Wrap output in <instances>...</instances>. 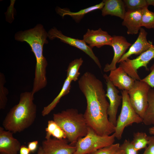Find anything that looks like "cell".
Returning <instances> with one entry per match:
<instances>
[{"label":"cell","instance_id":"obj_32","mask_svg":"<svg viewBox=\"0 0 154 154\" xmlns=\"http://www.w3.org/2000/svg\"><path fill=\"white\" fill-rule=\"evenodd\" d=\"M143 154H154V135L149 136V142Z\"/></svg>","mask_w":154,"mask_h":154},{"label":"cell","instance_id":"obj_14","mask_svg":"<svg viewBox=\"0 0 154 154\" xmlns=\"http://www.w3.org/2000/svg\"><path fill=\"white\" fill-rule=\"evenodd\" d=\"M147 33L145 30L141 28L137 39L131 44L127 51L122 56L118 63L126 60L132 55H139L154 46L152 42L147 40Z\"/></svg>","mask_w":154,"mask_h":154},{"label":"cell","instance_id":"obj_21","mask_svg":"<svg viewBox=\"0 0 154 154\" xmlns=\"http://www.w3.org/2000/svg\"><path fill=\"white\" fill-rule=\"evenodd\" d=\"M148 105L143 118V122L146 125H154V90L150 89L148 94Z\"/></svg>","mask_w":154,"mask_h":154},{"label":"cell","instance_id":"obj_17","mask_svg":"<svg viewBox=\"0 0 154 154\" xmlns=\"http://www.w3.org/2000/svg\"><path fill=\"white\" fill-rule=\"evenodd\" d=\"M142 9L127 10L126 11L122 24L127 29L128 35L137 34L141 28Z\"/></svg>","mask_w":154,"mask_h":154},{"label":"cell","instance_id":"obj_27","mask_svg":"<svg viewBox=\"0 0 154 154\" xmlns=\"http://www.w3.org/2000/svg\"><path fill=\"white\" fill-rule=\"evenodd\" d=\"M125 7L128 10H135L148 7L147 0H124Z\"/></svg>","mask_w":154,"mask_h":154},{"label":"cell","instance_id":"obj_29","mask_svg":"<svg viewBox=\"0 0 154 154\" xmlns=\"http://www.w3.org/2000/svg\"><path fill=\"white\" fill-rule=\"evenodd\" d=\"M120 148L123 151L124 154H138V151L135 149L131 142L127 139L120 145Z\"/></svg>","mask_w":154,"mask_h":154},{"label":"cell","instance_id":"obj_19","mask_svg":"<svg viewBox=\"0 0 154 154\" xmlns=\"http://www.w3.org/2000/svg\"><path fill=\"white\" fill-rule=\"evenodd\" d=\"M104 5L103 1L94 6L81 10L77 12H71L67 8H61L59 7L56 9V13L62 17L69 15L76 22H79L86 14L99 9H102Z\"/></svg>","mask_w":154,"mask_h":154},{"label":"cell","instance_id":"obj_22","mask_svg":"<svg viewBox=\"0 0 154 154\" xmlns=\"http://www.w3.org/2000/svg\"><path fill=\"white\" fill-rule=\"evenodd\" d=\"M45 131L46 132L45 139L50 138L51 136L57 139H66L65 133L53 120H50L48 121Z\"/></svg>","mask_w":154,"mask_h":154},{"label":"cell","instance_id":"obj_40","mask_svg":"<svg viewBox=\"0 0 154 154\" xmlns=\"http://www.w3.org/2000/svg\"></svg>","mask_w":154,"mask_h":154},{"label":"cell","instance_id":"obj_34","mask_svg":"<svg viewBox=\"0 0 154 154\" xmlns=\"http://www.w3.org/2000/svg\"><path fill=\"white\" fill-rule=\"evenodd\" d=\"M19 154H29L31 152L28 147L22 145L19 150Z\"/></svg>","mask_w":154,"mask_h":154},{"label":"cell","instance_id":"obj_9","mask_svg":"<svg viewBox=\"0 0 154 154\" xmlns=\"http://www.w3.org/2000/svg\"><path fill=\"white\" fill-rule=\"evenodd\" d=\"M48 37L51 40L55 38L60 39L63 42L76 47L82 50L89 56L101 69V66L97 57L94 53L92 48L88 45L83 40H80L67 37L64 35L61 31L54 27L48 33Z\"/></svg>","mask_w":154,"mask_h":154},{"label":"cell","instance_id":"obj_18","mask_svg":"<svg viewBox=\"0 0 154 154\" xmlns=\"http://www.w3.org/2000/svg\"><path fill=\"white\" fill-rule=\"evenodd\" d=\"M103 1L104 3L102 11V15L103 16L110 15L123 19L126 11L123 0H104Z\"/></svg>","mask_w":154,"mask_h":154},{"label":"cell","instance_id":"obj_23","mask_svg":"<svg viewBox=\"0 0 154 154\" xmlns=\"http://www.w3.org/2000/svg\"><path fill=\"white\" fill-rule=\"evenodd\" d=\"M83 62V60L81 58H76L71 61L68 67L66 77L72 81L77 80L80 74L79 69Z\"/></svg>","mask_w":154,"mask_h":154},{"label":"cell","instance_id":"obj_2","mask_svg":"<svg viewBox=\"0 0 154 154\" xmlns=\"http://www.w3.org/2000/svg\"><path fill=\"white\" fill-rule=\"evenodd\" d=\"M48 34L43 25L37 24L33 28L16 33L15 40L25 42L29 45L36 59L35 77L32 92L35 94L45 87L47 83L46 69L48 63L43 55L44 45L48 43Z\"/></svg>","mask_w":154,"mask_h":154},{"label":"cell","instance_id":"obj_10","mask_svg":"<svg viewBox=\"0 0 154 154\" xmlns=\"http://www.w3.org/2000/svg\"><path fill=\"white\" fill-rule=\"evenodd\" d=\"M104 77L106 81L107 92L106 95L109 101L108 110V118L110 122L116 126L117 110L122 101V96L119 95V91L110 80L108 76L105 74L104 75Z\"/></svg>","mask_w":154,"mask_h":154},{"label":"cell","instance_id":"obj_16","mask_svg":"<svg viewBox=\"0 0 154 154\" xmlns=\"http://www.w3.org/2000/svg\"><path fill=\"white\" fill-rule=\"evenodd\" d=\"M108 77L115 87L122 90L128 91L132 88L136 80L129 76L120 66L110 71Z\"/></svg>","mask_w":154,"mask_h":154},{"label":"cell","instance_id":"obj_8","mask_svg":"<svg viewBox=\"0 0 154 154\" xmlns=\"http://www.w3.org/2000/svg\"><path fill=\"white\" fill-rule=\"evenodd\" d=\"M154 58V46L142 53L135 58H129L120 63L119 66L121 67L128 75L136 80L141 79L137 73V70L144 67L147 70V65Z\"/></svg>","mask_w":154,"mask_h":154},{"label":"cell","instance_id":"obj_20","mask_svg":"<svg viewBox=\"0 0 154 154\" xmlns=\"http://www.w3.org/2000/svg\"><path fill=\"white\" fill-rule=\"evenodd\" d=\"M72 81L66 77L65 80L61 90L58 95L48 105L44 107L41 114L43 116L49 114L59 102L61 98L69 93L71 87Z\"/></svg>","mask_w":154,"mask_h":154},{"label":"cell","instance_id":"obj_4","mask_svg":"<svg viewBox=\"0 0 154 154\" xmlns=\"http://www.w3.org/2000/svg\"><path fill=\"white\" fill-rule=\"evenodd\" d=\"M53 120L64 131L66 139L71 144H75L87 134L89 126L84 114L76 109H68L54 114Z\"/></svg>","mask_w":154,"mask_h":154},{"label":"cell","instance_id":"obj_15","mask_svg":"<svg viewBox=\"0 0 154 154\" xmlns=\"http://www.w3.org/2000/svg\"><path fill=\"white\" fill-rule=\"evenodd\" d=\"M11 132L0 127V153L2 154H18L21 145L15 138Z\"/></svg>","mask_w":154,"mask_h":154},{"label":"cell","instance_id":"obj_12","mask_svg":"<svg viewBox=\"0 0 154 154\" xmlns=\"http://www.w3.org/2000/svg\"><path fill=\"white\" fill-rule=\"evenodd\" d=\"M112 37L111 46L114 50V56L111 63L110 64H107L105 65L104 69L105 72L111 71L117 68V63L132 44L123 36L114 35Z\"/></svg>","mask_w":154,"mask_h":154},{"label":"cell","instance_id":"obj_26","mask_svg":"<svg viewBox=\"0 0 154 154\" xmlns=\"http://www.w3.org/2000/svg\"><path fill=\"white\" fill-rule=\"evenodd\" d=\"M5 82L4 74L2 73H0V109L5 108L7 101V96L8 94L7 89L4 86Z\"/></svg>","mask_w":154,"mask_h":154},{"label":"cell","instance_id":"obj_30","mask_svg":"<svg viewBox=\"0 0 154 154\" xmlns=\"http://www.w3.org/2000/svg\"><path fill=\"white\" fill-rule=\"evenodd\" d=\"M15 0H11L10 5L8 7L7 11L5 13L6 21L10 23H11L14 19V15L15 9L14 5Z\"/></svg>","mask_w":154,"mask_h":154},{"label":"cell","instance_id":"obj_25","mask_svg":"<svg viewBox=\"0 0 154 154\" xmlns=\"http://www.w3.org/2000/svg\"><path fill=\"white\" fill-rule=\"evenodd\" d=\"M141 25L148 29L154 28V12L150 11L148 7L142 9Z\"/></svg>","mask_w":154,"mask_h":154},{"label":"cell","instance_id":"obj_3","mask_svg":"<svg viewBox=\"0 0 154 154\" xmlns=\"http://www.w3.org/2000/svg\"><path fill=\"white\" fill-rule=\"evenodd\" d=\"M34 95L32 91L21 93L18 103L10 110L3 120L5 130L13 133L20 132L33 124L37 115Z\"/></svg>","mask_w":154,"mask_h":154},{"label":"cell","instance_id":"obj_5","mask_svg":"<svg viewBox=\"0 0 154 154\" xmlns=\"http://www.w3.org/2000/svg\"><path fill=\"white\" fill-rule=\"evenodd\" d=\"M115 134L101 135L88 127L87 134L78 140L75 146L76 150L73 154H89L114 143Z\"/></svg>","mask_w":154,"mask_h":154},{"label":"cell","instance_id":"obj_28","mask_svg":"<svg viewBox=\"0 0 154 154\" xmlns=\"http://www.w3.org/2000/svg\"><path fill=\"white\" fill-rule=\"evenodd\" d=\"M120 149V145L119 143H113L89 154H115Z\"/></svg>","mask_w":154,"mask_h":154},{"label":"cell","instance_id":"obj_13","mask_svg":"<svg viewBox=\"0 0 154 154\" xmlns=\"http://www.w3.org/2000/svg\"><path fill=\"white\" fill-rule=\"evenodd\" d=\"M112 39V36L107 32L99 28L97 30L88 29L83 40L92 48L94 47L100 48L105 45L111 46Z\"/></svg>","mask_w":154,"mask_h":154},{"label":"cell","instance_id":"obj_38","mask_svg":"<svg viewBox=\"0 0 154 154\" xmlns=\"http://www.w3.org/2000/svg\"><path fill=\"white\" fill-rule=\"evenodd\" d=\"M115 154H124V151L120 149Z\"/></svg>","mask_w":154,"mask_h":154},{"label":"cell","instance_id":"obj_24","mask_svg":"<svg viewBox=\"0 0 154 154\" xmlns=\"http://www.w3.org/2000/svg\"><path fill=\"white\" fill-rule=\"evenodd\" d=\"M131 142L135 149L138 151L146 148L149 142V136L144 132L135 133Z\"/></svg>","mask_w":154,"mask_h":154},{"label":"cell","instance_id":"obj_37","mask_svg":"<svg viewBox=\"0 0 154 154\" xmlns=\"http://www.w3.org/2000/svg\"><path fill=\"white\" fill-rule=\"evenodd\" d=\"M149 131L150 134L154 135V126L150 128Z\"/></svg>","mask_w":154,"mask_h":154},{"label":"cell","instance_id":"obj_11","mask_svg":"<svg viewBox=\"0 0 154 154\" xmlns=\"http://www.w3.org/2000/svg\"><path fill=\"white\" fill-rule=\"evenodd\" d=\"M41 147L44 154H73L76 149L75 145L68 143L66 139H45Z\"/></svg>","mask_w":154,"mask_h":154},{"label":"cell","instance_id":"obj_31","mask_svg":"<svg viewBox=\"0 0 154 154\" xmlns=\"http://www.w3.org/2000/svg\"><path fill=\"white\" fill-rule=\"evenodd\" d=\"M150 73L144 78L141 79L150 87L154 88V63L150 68Z\"/></svg>","mask_w":154,"mask_h":154},{"label":"cell","instance_id":"obj_36","mask_svg":"<svg viewBox=\"0 0 154 154\" xmlns=\"http://www.w3.org/2000/svg\"><path fill=\"white\" fill-rule=\"evenodd\" d=\"M37 154H44V151L41 146L39 147Z\"/></svg>","mask_w":154,"mask_h":154},{"label":"cell","instance_id":"obj_7","mask_svg":"<svg viewBox=\"0 0 154 154\" xmlns=\"http://www.w3.org/2000/svg\"><path fill=\"white\" fill-rule=\"evenodd\" d=\"M150 89L145 82L141 80H136L132 88L128 91L131 106L142 119L148 107V94Z\"/></svg>","mask_w":154,"mask_h":154},{"label":"cell","instance_id":"obj_33","mask_svg":"<svg viewBox=\"0 0 154 154\" xmlns=\"http://www.w3.org/2000/svg\"><path fill=\"white\" fill-rule=\"evenodd\" d=\"M38 144V141H34L29 142L28 147L31 152H34L37 149Z\"/></svg>","mask_w":154,"mask_h":154},{"label":"cell","instance_id":"obj_35","mask_svg":"<svg viewBox=\"0 0 154 154\" xmlns=\"http://www.w3.org/2000/svg\"><path fill=\"white\" fill-rule=\"evenodd\" d=\"M148 6L149 5L154 6V0H147Z\"/></svg>","mask_w":154,"mask_h":154},{"label":"cell","instance_id":"obj_1","mask_svg":"<svg viewBox=\"0 0 154 154\" xmlns=\"http://www.w3.org/2000/svg\"><path fill=\"white\" fill-rule=\"evenodd\" d=\"M78 84L86 100L83 114L88 126L101 135L114 133L116 127L109 119V104L102 82L92 73L86 72L80 78Z\"/></svg>","mask_w":154,"mask_h":154},{"label":"cell","instance_id":"obj_39","mask_svg":"<svg viewBox=\"0 0 154 154\" xmlns=\"http://www.w3.org/2000/svg\"><path fill=\"white\" fill-rule=\"evenodd\" d=\"M0 154H2V153H0Z\"/></svg>","mask_w":154,"mask_h":154},{"label":"cell","instance_id":"obj_6","mask_svg":"<svg viewBox=\"0 0 154 154\" xmlns=\"http://www.w3.org/2000/svg\"><path fill=\"white\" fill-rule=\"evenodd\" d=\"M122 106L120 113L117 119L115 132V137L121 139L125 127L133 123L142 122V119L136 113L130 102L128 91L121 92Z\"/></svg>","mask_w":154,"mask_h":154}]
</instances>
